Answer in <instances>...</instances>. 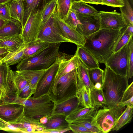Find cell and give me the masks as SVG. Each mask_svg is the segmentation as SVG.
I'll return each instance as SVG.
<instances>
[{"label": "cell", "instance_id": "6da1fadb", "mask_svg": "<svg viewBox=\"0 0 133 133\" xmlns=\"http://www.w3.org/2000/svg\"><path fill=\"white\" fill-rule=\"evenodd\" d=\"M129 78L117 74L105 66L101 90L105 100V106L110 109L117 118L126 107L121 104L123 94L129 85Z\"/></svg>", "mask_w": 133, "mask_h": 133}, {"label": "cell", "instance_id": "7a4b0ae2", "mask_svg": "<svg viewBox=\"0 0 133 133\" xmlns=\"http://www.w3.org/2000/svg\"><path fill=\"white\" fill-rule=\"evenodd\" d=\"M122 34L121 30L100 29L95 33L84 37L86 42L83 46L99 63L105 64L114 53Z\"/></svg>", "mask_w": 133, "mask_h": 133}, {"label": "cell", "instance_id": "3957f363", "mask_svg": "<svg viewBox=\"0 0 133 133\" xmlns=\"http://www.w3.org/2000/svg\"><path fill=\"white\" fill-rule=\"evenodd\" d=\"M11 103L22 105L24 107V116L40 119L43 117L48 119L51 116L55 103L47 94L37 97L28 98L16 96Z\"/></svg>", "mask_w": 133, "mask_h": 133}, {"label": "cell", "instance_id": "277c9868", "mask_svg": "<svg viewBox=\"0 0 133 133\" xmlns=\"http://www.w3.org/2000/svg\"><path fill=\"white\" fill-rule=\"evenodd\" d=\"M78 90L76 69L60 76H55L48 94L55 103L76 95Z\"/></svg>", "mask_w": 133, "mask_h": 133}, {"label": "cell", "instance_id": "5b68a950", "mask_svg": "<svg viewBox=\"0 0 133 133\" xmlns=\"http://www.w3.org/2000/svg\"><path fill=\"white\" fill-rule=\"evenodd\" d=\"M61 44L55 43L32 56L23 59L16 66L17 70L48 69L56 61Z\"/></svg>", "mask_w": 133, "mask_h": 133}, {"label": "cell", "instance_id": "8992f818", "mask_svg": "<svg viewBox=\"0 0 133 133\" xmlns=\"http://www.w3.org/2000/svg\"><path fill=\"white\" fill-rule=\"evenodd\" d=\"M53 15L41 26L36 39L51 43H72L63 33Z\"/></svg>", "mask_w": 133, "mask_h": 133}, {"label": "cell", "instance_id": "52a82bcc", "mask_svg": "<svg viewBox=\"0 0 133 133\" xmlns=\"http://www.w3.org/2000/svg\"><path fill=\"white\" fill-rule=\"evenodd\" d=\"M129 48L128 43L120 50L114 53L104 64L116 74L128 76Z\"/></svg>", "mask_w": 133, "mask_h": 133}, {"label": "cell", "instance_id": "ba28073f", "mask_svg": "<svg viewBox=\"0 0 133 133\" xmlns=\"http://www.w3.org/2000/svg\"><path fill=\"white\" fill-rule=\"evenodd\" d=\"M41 10L36 9L27 20L20 34L24 42L29 43L37 38L41 26Z\"/></svg>", "mask_w": 133, "mask_h": 133}, {"label": "cell", "instance_id": "9c48e42d", "mask_svg": "<svg viewBox=\"0 0 133 133\" xmlns=\"http://www.w3.org/2000/svg\"><path fill=\"white\" fill-rule=\"evenodd\" d=\"M76 13L79 23L77 31L83 36L90 35L100 29L99 14L94 15Z\"/></svg>", "mask_w": 133, "mask_h": 133}, {"label": "cell", "instance_id": "30bf717a", "mask_svg": "<svg viewBox=\"0 0 133 133\" xmlns=\"http://www.w3.org/2000/svg\"><path fill=\"white\" fill-rule=\"evenodd\" d=\"M94 117L97 126L103 133L112 130L117 118L110 109L105 106L96 110Z\"/></svg>", "mask_w": 133, "mask_h": 133}, {"label": "cell", "instance_id": "8fae6325", "mask_svg": "<svg viewBox=\"0 0 133 133\" xmlns=\"http://www.w3.org/2000/svg\"><path fill=\"white\" fill-rule=\"evenodd\" d=\"M23 105L12 103L0 104V118L13 125L24 116Z\"/></svg>", "mask_w": 133, "mask_h": 133}, {"label": "cell", "instance_id": "7c38bea8", "mask_svg": "<svg viewBox=\"0 0 133 133\" xmlns=\"http://www.w3.org/2000/svg\"><path fill=\"white\" fill-rule=\"evenodd\" d=\"M100 29L121 30L126 25L121 14L114 11H100Z\"/></svg>", "mask_w": 133, "mask_h": 133}, {"label": "cell", "instance_id": "4fadbf2b", "mask_svg": "<svg viewBox=\"0 0 133 133\" xmlns=\"http://www.w3.org/2000/svg\"><path fill=\"white\" fill-rule=\"evenodd\" d=\"M58 67V64L56 60L48 69L40 79L33 97H38L48 94L57 74Z\"/></svg>", "mask_w": 133, "mask_h": 133}, {"label": "cell", "instance_id": "5bb4252c", "mask_svg": "<svg viewBox=\"0 0 133 133\" xmlns=\"http://www.w3.org/2000/svg\"><path fill=\"white\" fill-rule=\"evenodd\" d=\"M53 17L65 37L77 46H83L86 42L85 37L69 25L58 15L56 9Z\"/></svg>", "mask_w": 133, "mask_h": 133}, {"label": "cell", "instance_id": "9a60e30c", "mask_svg": "<svg viewBox=\"0 0 133 133\" xmlns=\"http://www.w3.org/2000/svg\"><path fill=\"white\" fill-rule=\"evenodd\" d=\"M78 57L75 54L70 55L59 52L57 61L58 64L55 76H60L76 69L77 66Z\"/></svg>", "mask_w": 133, "mask_h": 133}, {"label": "cell", "instance_id": "2e32d148", "mask_svg": "<svg viewBox=\"0 0 133 133\" xmlns=\"http://www.w3.org/2000/svg\"><path fill=\"white\" fill-rule=\"evenodd\" d=\"M81 106H82L76 95L61 102L55 103L50 117L57 116L66 117Z\"/></svg>", "mask_w": 133, "mask_h": 133}, {"label": "cell", "instance_id": "e0dca14e", "mask_svg": "<svg viewBox=\"0 0 133 133\" xmlns=\"http://www.w3.org/2000/svg\"><path fill=\"white\" fill-rule=\"evenodd\" d=\"M88 68L78 57L77 66L76 68V77L78 89L85 85L89 90L94 86L90 80L87 71Z\"/></svg>", "mask_w": 133, "mask_h": 133}, {"label": "cell", "instance_id": "ac0fdd59", "mask_svg": "<svg viewBox=\"0 0 133 133\" xmlns=\"http://www.w3.org/2000/svg\"><path fill=\"white\" fill-rule=\"evenodd\" d=\"M29 44V43L23 42L17 49L9 52L1 60L2 63L9 66L19 63L23 59L25 50Z\"/></svg>", "mask_w": 133, "mask_h": 133}, {"label": "cell", "instance_id": "d6986e66", "mask_svg": "<svg viewBox=\"0 0 133 133\" xmlns=\"http://www.w3.org/2000/svg\"><path fill=\"white\" fill-rule=\"evenodd\" d=\"M20 131L23 129L32 128L37 130V133L45 129L44 125L41 123L39 120L32 117H28L24 116L18 122L13 125Z\"/></svg>", "mask_w": 133, "mask_h": 133}, {"label": "cell", "instance_id": "ffe728a7", "mask_svg": "<svg viewBox=\"0 0 133 133\" xmlns=\"http://www.w3.org/2000/svg\"><path fill=\"white\" fill-rule=\"evenodd\" d=\"M77 46L75 54L88 69L99 68V63L89 51L83 46Z\"/></svg>", "mask_w": 133, "mask_h": 133}, {"label": "cell", "instance_id": "44dd1931", "mask_svg": "<svg viewBox=\"0 0 133 133\" xmlns=\"http://www.w3.org/2000/svg\"><path fill=\"white\" fill-rule=\"evenodd\" d=\"M96 110L93 107L81 106L66 117L65 119L70 124L78 120L94 116Z\"/></svg>", "mask_w": 133, "mask_h": 133}, {"label": "cell", "instance_id": "7402d4cb", "mask_svg": "<svg viewBox=\"0 0 133 133\" xmlns=\"http://www.w3.org/2000/svg\"><path fill=\"white\" fill-rule=\"evenodd\" d=\"M55 43L44 42L36 39L29 43L25 50L23 59L32 56Z\"/></svg>", "mask_w": 133, "mask_h": 133}, {"label": "cell", "instance_id": "603a6c76", "mask_svg": "<svg viewBox=\"0 0 133 133\" xmlns=\"http://www.w3.org/2000/svg\"><path fill=\"white\" fill-rule=\"evenodd\" d=\"M48 69L38 70H26L16 71L23 76L27 80L31 88L35 90L39 80Z\"/></svg>", "mask_w": 133, "mask_h": 133}, {"label": "cell", "instance_id": "cb8c5ba5", "mask_svg": "<svg viewBox=\"0 0 133 133\" xmlns=\"http://www.w3.org/2000/svg\"><path fill=\"white\" fill-rule=\"evenodd\" d=\"M7 3L11 18L19 21L22 25L24 13L23 1L21 0H12Z\"/></svg>", "mask_w": 133, "mask_h": 133}, {"label": "cell", "instance_id": "d4e9b609", "mask_svg": "<svg viewBox=\"0 0 133 133\" xmlns=\"http://www.w3.org/2000/svg\"><path fill=\"white\" fill-rule=\"evenodd\" d=\"M22 30V25L18 21L12 18L7 21L0 29V36H7L20 34Z\"/></svg>", "mask_w": 133, "mask_h": 133}, {"label": "cell", "instance_id": "484cf974", "mask_svg": "<svg viewBox=\"0 0 133 133\" xmlns=\"http://www.w3.org/2000/svg\"><path fill=\"white\" fill-rule=\"evenodd\" d=\"M23 42L20 34L7 36L0 39V46L7 48L10 52L17 49Z\"/></svg>", "mask_w": 133, "mask_h": 133}, {"label": "cell", "instance_id": "4316f807", "mask_svg": "<svg viewBox=\"0 0 133 133\" xmlns=\"http://www.w3.org/2000/svg\"><path fill=\"white\" fill-rule=\"evenodd\" d=\"M133 114V106H127L117 118L112 130L117 131L125 125L130 123Z\"/></svg>", "mask_w": 133, "mask_h": 133}, {"label": "cell", "instance_id": "83f0119b", "mask_svg": "<svg viewBox=\"0 0 133 133\" xmlns=\"http://www.w3.org/2000/svg\"><path fill=\"white\" fill-rule=\"evenodd\" d=\"M66 117L57 116L50 117L44 125L45 129H52L69 127V123L65 119Z\"/></svg>", "mask_w": 133, "mask_h": 133}, {"label": "cell", "instance_id": "f1b7e54d", "mask_svg": "<svg viewBox=\"0 0 133 133\" xmlns=\"http://www.w3.org/2000/svg\"><path fill=\"white\" fill-rule=\"evenodd\" d=\"M124 5L120 7L126 25H133V0H123Z\"/></svg>", "mask_w": 133, "mask_h": 133}, {"label": "cell", "instance_id": "f546056e", "mask_svg": "<svg viewBox=\"0 0 133 133\" xmlns=\"http://www.w3.org/2000/svg\"><path fill=\"white\" fill-rule=\"evenodd\" d=\"M71 9L77 12L83 14L94 15L98 14L99 12L94 7L80 1L72 2Z\"/></svg>", "mask_w": 133, "mask_h": 133}, {"label": "cell", "instance_id": "4dcf8cb0", "mask_svg": "<svg viewBox=\"0 0 133 133\" xmlns=\"http://www.w3.org/2000/svg\"><path fill=\"white\" fill-rule=\"evenodd\" d=\"M41 0H24L23 3L24 13L22 29L32 13L38 6Z\"/></svg>", "mask_w": 133, "mask_h": 133}, {"label": "cell", "instance_id": "1f68e13d", "mask_svg": "<svg viewBox=\"0 0 133 133\" xmlns=\"http://www.w3.org/2000/svg\"><path fill=\"white\" fill-rule=\"evenodd\" d=\"M57 3V0H52L43 5L41 10V26L54 14Z\"/></svg>", "mask_w": 133, "mask_h": 133}, {"label": "cell", "instance_id": "d6a6232c", "mask_svg": "<svg viewBox=\"0 0 133 133\" xmlns=\"http://www.w3.org/2000/svg\"><path fill=\"white\" fill-rule=\"evenodd\" d=\"M91 103L93 107L96 109L105 107V100L101 90H98L93 87L90 91Z\"/></svg>", "mask_w": 133, "mask_h": 133}, {"label": "cell", "instance_id": "836d02e7", "mask_svg": "<svg viewBox=\"0 0 133 133\" xmlns=\"http://www.w3.org/2000/svg\"><path fill=\"white\" fill-rule=\"evenodd\" d=\"M72 0H57L56 10L58 16L65 21L71 9Z\"/></svg>", "mask_w": 133, "mask_h": 133}, {"label": "cell", "instance_id": "e575fe53", "mask_svg": "<svg viewBox=\"0 0 133 133\" xmlns=\"http://www.w3.org/2000/svg\"><path fill=\"white\" fill-rule=\"evenodd\" d=\"M76 95L82 107H93L90 99V91L86 86L83 85L78 89Z\"/></svg>", "mask_w": 133, "mask_h": 133}, {"label": "cell", "instance_id": "d590c367", "mask_svg": "<svg viewBox=\"0 0 133 133\" xmlns=\"http://www.w3.org/2000/svg\"><path fill=\"white\" fill-rule=\"evenodd\" d=\"M71 123L82 125L90 130L92 133H102L97 126L94 116L78 120Z\"/></svg>", "mask_w": 133, "mask_h": 133}, {"label": "cell", "instance_id": "8d00e7d4", "mask_svg": "<svg viewBox=\"0 0 133 133\" xmlns=\"http://www.w3.org/2000/svg\"><path fill=\"white\" fill-rule=\"evenodd\" d=\"M90 81L94 85L97 83L102 84L104 76V71L99 68L87 69Z\"/></svg>", "mask_w": 133, "mask_h": 133}, {"label": "cell", "instance_id": "74e56055", "mask_svg": "<svg viewBox=\"0 0 133 133\" xmlns=\"http://www.w3.org/2000/svg\"><path fill=\"white\" fill-rule=\"evenodd\" d=\"M121 105L126 107L127 106H133V82L129 85L124 91L122 97Z\"/></svg>", "mask_w": 133, "mask_h": 133}, {"label": "cell", "instance_id": "f35d334b", "mask_svg": "<svg viewBox=\"0 0 133 133\" xmlns=\"http://www.w3.org/2000/svg\"><path fill=\"white\" fill-rule=\"evenodd\" d=\"M10 69L5 63H2L0 65V87L3 91V94L5 92L6 83Z\"/></svg>", "mask_w": 133, "mask_h": 133}, {"label": "cell", "instance_id": "ab89813d", "mask_svg": "<svg viewBox=\"0 0 133 133\" xmlns=\"http://www.w3.org/2000/svg\"><path fill=\"white\" fill-rule=\"evenodd\" d=\"M14 80L16 91V94L18 96L21 91L29 83L27 80L23 76L16 71H15Z\"/></svg>", "mask_w": 133, "mask_h": 133}, {"label": "cell", "instance_id": "60d3db41", "mask_svg": "<svg viewBox=\"0 0 133 133\" xmlns=\"http://www.w3.org/2000/svg\"><path fill=\"white\" fill-rule=\"evenodd\" d=\"M129 51L128 58V73L129 78H131L133 75V40L131 37L128 42Z\"/></svg>", "mask_w": 133, "mask_h": 133}, {"label": "cell", "instance_id": "b9f144b4", "mask_svg": "<svg viewBox=\"0 0 133 133\" xmlns=\"http://www.w3.org/2000/svg\"><path fill=\"white\" fill-rule=\"evenodd\" d=\"M65 21L71 27L77 30L79 23L75 11L71 9Z\"/></svg>", "mask_w": 133, "mask_h": 133}, {"label": "cell", "instance_id": "7bdbcfd3", "mask_svg": "<svg viewBox=\"0 0 133 133\" xmlns=\"http://www.w3.org/2000/svg\"><path fill=\"white\" fill-rule=\"evenodd\" d=\"M122 33V35L115 47L114 53L119 50L124 45L127 44L133 36V35L123 33Z\"/></svg>", "mask_w": 133, "mask_h": 133}, {"label": "cell", "instance_id": "ee69618b", "mask_svg": "<svg viewBox=\"0 0 133 133\" xmlns=\"http://www.w3.org/2000/svg\"><path fill=\"white\" fill-rule=\"evenodd\" d=\"M0 130L12 132L20 133L19 130L13 125L0 118Z\"/></svg>", "mask_w": 133, "mask_h": 133}, {"label": "cell", "instance_id": "f6af8a7d", "mask_svg": "<svg viewBox=\"0 0 133 133\" xmlns=\"http://www.w3.org/2000/svg\"><path fill=\"white\" fill-rule=\"evenodd\" d=\"M0 18L6 21L12 19L7 3L0 5Z\"/></svg>", "mask_w": 133, "mask_h": 133}, {"label": "cell", "instance_id": "bcb514c9", "mask_svg": "<svg viewBox=\"0 0 133 133\" xmlns=\"http://www.w3.org/2000/svg\"><path fill=\"white\" fill-rule=\"evenodd\" d=\"M35 91V90L32 89L28 83L21 91L18 96L22 98H28L34 94Z\"/></svg>", "mask_w": 133, "mask_h": 133}, {"label": "cell", "instance_id": "7dc6e473", "mask_svg": "<svg viewBox=\"0 0 133 133\" xmlns=\"http://www.w3.org/2000/svg\"><path fill=\"white\" fill-rule=\"evenodd\" d=\"M69 127L71 130L75 133H91V132L84 126L78 124L71 123Z\"/></svg>", "mask_w": 133, "mask_h": 133}, {"label": "cell", "instance_id": "c3c4849f", "mask_svg": "<svg viewBox=\"0 0 133 133\" xmlns=\"http://www.w3.org/2000/svg\"><path fill=\"white\" fill-rule=\"evenodd\" d=\"M103 5L113 7H120L124 5L123 0H102Z\"/></svg>", "mask_w": 133, "mask_h": 133}, {"label": "cell", "instance_id": "681fc988", "mask_svg": "<svg viewBox=\"0 0 133 133\" xmlns=\"http://www.w3.org/2000/svg\"><path fill=\"white\" fill-rule=\"evenodd\" d=\"M70 130L69 127L52 129H45L41 131L39 133H62L69 131Z\"/></svg>", "mask_w": 133, "mask_h": 133}, {"label": "cell", "instance_id": "f907efd6", "mask_svg": "<svg viewBox=\"0 0 133 133\" xmlns=\"http://www.w3.org/2000/svg\"><path fill=\"white\" fill-rule=\"evenodd\" d=\"M121 30L122 33L133 35V25H126Z\"/></svg>", "mask_w": 133, "mask_h": 133}, {"label": "cell", "instance_id": "816d5d0a", "mask_svg": "<svg viewBox=\"0 0 133 133\" xmlns=\"http://www.w3.org/2000/svg\"><path fill=\"white\" fill-rule=\"evenodd\" d=\"M85 3L103 5L102 0H79Z\"/></svg>", "mask_w": 133, "mask_h": 133}, {"label": "cell", "instance_id": "f5cc1de1", "mask_svg": "<svg viewBox=\"0 0 133 133\" xmlns=\"http://www.w3.org/2000/svg\"><path fill=\"white\" fill-rule=\"evenodd\" d=\"M9 52V51L8 50L5 48L2 47L0 48V57L3 58Z\"/></svg>", "mask_w": 133, "mask_h": 133}, {"label": "cell", "instance_id": "db71d44e", "mask_svg": "<svg viewBox=\"0 0 133 133\" xmlns=\"http://www.w3.org/2000/svg\"><path fill=\"white\" fill-rule=\"evenodd\" d=\"M48 119L47 117L44 116L40 119L39 121L41 123L44 124L47 122Z\"/></svg>", "mask_w": 133, "mask_h": 133}, {"label": "cell", "instance_id": "11a10c76", "mask_svg": "<svg viewBox=\"0 0 133 133\" xmlns=\"http://www.w3.org/2000/svg\"><path fill=\"white\" fill-rule=\"evenodd\" d=\"M102 84L99 83H97L94 86V88L98 90H101V89Z\"/></svg>", "mask_w": 133, "mask_h": 133}, {"label": "cell", "instance_id": "9f6ffc18", "mask_svg": "<svg viewBox=\"0 0 133 133\" xmlns=\"http://www.w3.org/2000/svg\"><path fill=\"white\" fill-rule=\"evenodd\" d=\"M5 21L0 18V29L6 23Z\"/></svg>", "mask_w": 133, "mask_h": 133}, {"label": "cell", "instance_id": "6f0895ef", "mask_svg": "<svg viewBox=\"0 0 133 133\" xmlns=\"http://www.w3.org/2000/svg\"><path fill=\"white\" fill-rule=\"evenodd\" d=\"M12 0H0V5L9 3Z\"/></svg>", "mask_w": 133, "mask_h": 133}, {"label": "cell", "instance_id": "680465c9", "mask_svg": "<svg viewBox=\"0 0 133 133\" xmlns=\"http://www.w3.org/2000/svg\"><path fill=\"white\" fill-rule=\"evenodd\" d=\"M43 1V5L49 2L52 0H42Z\"/></svg>", "mask_w": 133, "mask_h": 133}, {"label": "cell", "instance_id": "91938a15", "mask_svg": "<svg viewBox=\"0 0 133 133\" xmlns=\"http://www.w3.org/2000/svg\"><path fill=\"white\" fill-rule=\"evenodd\" d=\"M3 91L1 89L0 87V97H1L2 98V96L3 94Z\"/></svg>", "mask_w": 133, "mask_h": 133}, {"label": "cell", "instance_id": "94428289", "mask_svg": "<svg viewBox=\"0 0 133 133\" xmlns=\"http://www.w3.org/2000/svg\"><path fill=\"white\" fill-rule=\"evenodd\" d=\"M79 1V0H72V2H74V1Z\"/></svg>", "mask_w": 133, "mask_h": 133}, {"label": "cell", "instance_id": "6125c7cd", "mask_svg": "<svg viewBox=\"0 0 133 133\" xmlns=\"http://www.w3.org/2000/svg\"><path fill=\"white\" fill-rule=\"evenodd\" d=\"M2 99V98L0 97V102H1Z\"/></svg>", "mask_w": 133, "mask_h": 133}, {"label": "cell", "instance_id": "be15d7a7", "mask_svg": "<svg viewBox=\"0 0 133 133\" xmlns=\"http://www.w3.org/2000/svg\"><path fill=\"white\" fill-rule=\"evenodd\" d=\"M3 37L0 36V39H1Z\"/></svg>", "mask_w": 133, "mask_h": 133}, {"label": "cell", "instance_id": "e7e4bbea", "mask_svg": "<svg viewBox=\"0 0 133 133\" xmlns=\"http://www.w3.org/2000/svg\"><path fill=\"white\" fill-rule=\"evenodd\" d=\"M2 47H1V46H0V48H2Z\"/></svg>", "mask_w": 133, "mask_h": 133}, {"label": "cell", "instance_id": "03108f58", "mask_svg": "<svg viewBox=\"0 0 133 133\" xmlns=\"http://www.w3.org/2000/svg\"><path fill=\"white\" fill-rule=\"evenodd\" d=\"M21 0L22 1H24V0Z\"/></svg>", "mask_w": 133, "mask_h": 133}]
</instances>
